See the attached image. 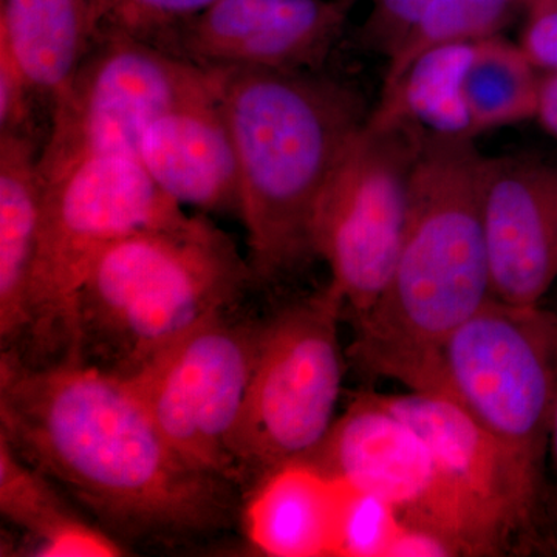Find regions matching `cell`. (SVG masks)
Segmentation results:
<instances>
[{
	"mask_svg": "<svg viewBox=\"0 0 557 557\" xmlns=\"http://www.w3.org/2000/svg\"><path fill=\"white\" fill-rule=\"evenodd\" d=\"M428 132L370 113L333 175L314 220V251L327 263L350 322L386 292L406 222L413 164Z\"/></svg>",
	"mask_w": 557,
	"mask_h": 557,
	"instance_id": "30bf717a",
	"label": "cell"
},
{
	"mask_svg": "<svg viewBox=\"0 0 557 557\" xmlns=\"http://www.w3.org/2000/svg\"><path fill=\"white\" fill-rule=\"evenodd\" d=\"M457 556L445 539L432 531L405 525L392 545L388 557H449Z\"/></svg>",
	"mask_w": 557,
	"mask_h": 557,
	"instance_id": "83f0119b",
	"label": "cell"
},
{
	"mask_svg": "<svg viewBox=\"0 0 557 557\" xmlns=\"http://www.w3.org/2000/svg\"><path fill=\"white\" fill-rule=\"evenodd\" d=\"M341 507L338 557H388L406 523L383 498L346 485Z\"/></svg>",
	"mask_w": 557,
	"mask_h": 557,
	"instance_id": "603a6c76",
	"label": "cell"
},
{
	"mask_svg": "<svg viewBox=\"0 0 557 557\" xmlns=\"http://www.w3.org/2000/svg\"><path fill=\"white\" fill-rule=\"evenodd\" d=\"M137 157L180 207L239 214V164L219 94L186 102L150 123Z\"/></svg>",
	"mask_w": 557,
	"mask_h": 557,
	"instance_id": "9a60e30c",
	"label": "cell"
},
{
	"mask_svg": "<svg viewBox=\"0 0 557 557\" xmlns=\"http://www.w3.org/2000/svg\"><path fill=\"white\" fill-rule=\"evenodd\" d=\"M549 450H552L553 461H555V471L557 479V388L555 398V408H553V420H552V434H549ZM556 502L552 505V528L553 539H555V545L557 549V490H556Z\"/></svg>",
	"mask_w": 557,
	"mask_h": 557,
	"instance_id": "f546056e",
	"label": "cell"
},
{
	"mask_svg": "<svg viewBox=\"0 0 557 557\" xmlns=\"http://www.w3.org/2000/svg\"><path fill=\"white\" fill-rule=\"evenodd\" d=\"M262 322L239 307L222 311L126 380L180 456L239 487L234 440Z\"/></svg>",
	"mask_w": 557,
	"mask_h": 557,
	"instance_id": "8fae6325",
	"label": "cell"
},
{
	"mask_svg": "<svg viewBox=\"0 0 557 557\" xmlns=\"http://www.w3.org/2000/svg\"><path fill=\"white\" fill-rule=\"evenodd\" d=\"M520 0H432L398 50L387 60L383 91L397 86L421 54L450 44H472L498 35Z\"/></svg>",
	"mask_w": 557,
	"mask_h": 557,
	"instance_id": "7402d4cb",
	"label": "cell"
},
{
	"mask_svg": "<svg viewBox=\"0 0 557 557\" xmlns=\"http://www.w3.org/2000/svg\"><path fill=\"white\" fill-rule=\"evenodd\" d=\"M522 47L491 36L472 44L463 76L471 135L536 119L541 79Z\"/></svg>",
	"mask_w": 557,
	"mask_h": 557,
	"instance_id": "44dd1931",
	"label": "cell"
},
{
	"mask_svg": "<svg viewBox=\"0 0 557 557\" xmlns=\"http://www.w3.org/2000/svg\"><path fill=\"white\" fill-rule=\"evenodd\" d=\"M557 388V314L491 299L446 338L426 395L445 398L544 474Z\"/></svg>",
	"mask_w": 557,
	"mask_h": 557,
	"instance_id": "52a82bcc",
	"label": "cell"
},
{
	"mask_svg": "<svg viewBox=\"0 0 557 557\" xmlns=\"http://www.w3.org/2000/svg\"><path fill=\"white\" fill-rule=\"evenodd\" d=\"M0 437L119 536H200L236 519V486L180 456L129 381L83 362L2 351Z\"/></svg>",
	"mask_w": 557,
	"mask_h": 557,
	"instance_id": "6da1fadb",
	"label": "cell"
},
{
	"mask_svg": "<svg viewBox=\"0 0 557 557\" xmlns=\"http://www.w3.org/2000/svg\"><path fill=\"white\" fill-rule=\"evenodd\" d=\"M219 94L214 70L157 44L98 33L69 86L51 102L40 178L95 156H137L150 123L186 102Z\"/></svg>",
	"mask_w": 557,
	"mask_h": 557,
	"instance_id": "9c48e42d",
	"label": "cell"
},
{
	"mask_svg": "<svg viewBox=\"0 0 557 557\" xmlns=\"http://www.w3.org/2000/svg\"><path fill=\"white\" fill-rule=\"evenodd\" d=\"M255 287L247 256L205 214L139 230L97 259L76 307V362L129 380Z\"/></svg>",
	"mask_w": 557,
	"mask_h": 557,
	"instance_id": "277c9868",
	"label": "cell"
},
{
	"mask_svg": "<svg viewBox=\"0 0 557 557\" xmlns=\"http://www.w3.org/2000/svg\"><path fill=\"white\" fill-rule=\"evenodd\" d=\"M214 72L239 164L249 269L255 285H278L318 259L319 205L370 113L357 90L314 70Z\"/></svg>",
	"mask_w": 557,
	"mask_h": 557,
	"instance_id": "7a4b0ae2",
	"label": "cell"
},
{
	"mask_svg": "<svg viewBox=\"0 0 557 557\" xmlns=\"http://www.w3.org/2000/svg\"><path fill=\"white\" fill-rule=\"evenodd\" d=\"M536 119L557 138V72H548L541 79Z\"/></svg>",
	"mask_w": 557,
	"mask_h": 557,
	"instance_id": "f1b7e54d",
	"label": "cell"
},
{
	"mask_svg": "<svg viewBox=\"0 0 557 557\" xmlns=\"http://www.w3.org/2000/svg\"><path fill=\"white\" fill-rule=\"evenodd\" d=\"M485 157L472 138L426 134L386 292L354 325L348 357L426 394L446 338L493 299L482 220Z\"/></svg>",
	"mask_w": 557,
	"mask_h": 557,
	"instance_id": "3957f363",
	"label": "cell"
},
{
	"mask_svg": "<svg viewBox=\"0 0 557 557\" xmlns=\"http://www.w3.org/2000/svg\"><path fill=\"white\" fill-rule=\"evenodd\" d=\"M428 443L461 556H500L553 541L545 478L453 401L379 395Z\"/></svg>",
	"mask_w": 557,
	"mask_h": 557,
	"instance_id": "ba28073f",
	"label": "cell"
},
{
	"mask_svg": "<svg viewBox=\"0 0 557 557\" xmlns=\"http://www.w3.org/2000/svg\"><path fill=\"white\" fill-rule=\"evenodd\" d=\"M431 3L432 0H373L359 30V44L391 58Z\"/></svg>",
	"mask_w": 557,
	"mask_h": 557,
	"instance_id": "d4e9b609",
	"label": "cell"
},
{
	"mask_svg": "<svg viewBox=\"0 0 557 557\" xmlns=\"http://www.w3.org/2000/svg\"><path fill=\"white\" fill-rule=\"evenodd\" d=\"M218 0H100L98 33L116 32L163 47L186 22Z\"/></svg>",
	"mask_w": 557,
	"mask_h": 557,
	"instance_id": "cb8c5ba5",
	"label": "cell"
},
{
	"mask_svg": "<svg viewBox=\"0 0 557 557\" xmlns=\"http://www.w3.org/2000/svg\"><path fill=\"white\" fill-rule=\"evenodd\" d=\"M357 0H218L163 49L209 70H313Z\"/></svg>",
	"mask_w": 557,
	"mask_h": 557,
	"instance_id": "4fadbf2b",
	"label": "cell"
},
{
	"mask_svg": "<svg viewBox=\"0 0 557 557\" xmlns=\"http://www.w3.org/2000/svg\"><path fill=\"white\" fill-rule=\"evenodd\" d=\"M346 304L330 284L262 322L234 456L247 490L289 461L310 458L335 424L343 388L339 322Z\"/></svg>",
	"mask_w": 557,
	"mask_h": 557,
	"instance_id": "8992f818",
	"label": "cell"
},
{
	"mask_svg": "<svg viewBox=\"0 0 557 557\" xmlns=\"http://www.w3.org/2000/svg\"><path fill=\"white\" fill-rule=\"evenodd\" d=\"M0 511L32 541L28 555L115 557L126 555L116 539L81 519L54 483L22 460L0 437Z\"/></svg>",
	"mask_w": 557,
	"mask_h": 557,
	"instance_id": "d6986e66",
	"label": "cell"
},
{
	"mask_svg": "<svg viewBox=\"0 0 557 557\" xmlns=\"http://www.w3.org/2000/svg\"><path fill=\"white\" fill-rule=\"evenodd\" d=\"M30 134H0V341L21 351L30 329L42 180Z\"/></svg>",
	"mask_w": 557,
	"mask_h": 557,
	"instance_id": "e0dca14e",
	"label": "cell"
},
{
	"mask_svg": "<svg viewBox=\"0 0 557 557\" xmlns=\"http://www.w3.org/2000/svg\"><path fill=\"white\" fill-rule=\"evenodd\" d=\"M185 214L137 156L87 157L42 180L30 329L14 354L32 364L76 362V307L91 265L123 237Z\"/></svg>",
	"mask_w": 557,
	"mask_h": 557,
	"instance_id": "5b68a950",
	"label": "cell"
},
{
	"mask_svg": "<svg viewBox=\"0 0 557 557\" xmlns=\"http://www.w3.org/2000/svg\"><path fill=\"white\" fill-rule=\"evenodd\" d=\"M310 460L346 485L383 498L406 525L438 534L460 556L431 448L375 394L354 398Z\"/></svg>",
	"mask_w": 557,
	"mask_h": 557,
	"instance_id": "7c38bea8",
	"label": "cell"
},
{
	"mask_svg": "<svg viewBox=\"0 0 557 557\" xmlns=\"http://www.w3.org/2000/svg\"><path fill=\"white\" fill-rule=\"evenodd\" d=\"M482 220L493 298L539 307L557 282V166L483 160Z\"/></svg>",
	"mask_w": 557,
	"mask_h": 557,
	"instance_id": "5bb4252c",
	"label": "cell"
},
{
	"mask_svg": "<svg viewBox=\"0 0 557 557\" xmlns=\"http://www.w3.org/2000/svg\"><path fill=\"white\" fill-rule=\"evenodd\" d=\"M472 44H450L418 57L397 86L381 95L373 115L410 121L440 137L474 138L463 98Z\"/></svg>",
	"mask_w": 557,
	"mask_h": 557,
	"instance_id": "ffe728a7",
	"label": "cell"
},
{
	"mask_svg": "<svg viewBox=\"0 0 557 557\" xmlns=\"http://www.w3.org/2000/svg\"><path fill=\"white\" fill-rule=\"evenodd\" d=\"M346 487L310 458L273 469L249 487L240 509L248 541L267 556H336Z\"/></svg>",
	"mask_w": 557,
	"mask_h": 557,
	"instance_id": "2e32d148",
	"label": "cell"
},
{
	"mask_svg": "<svg viewBox=\"0 0 557 557\" xmlns=\"http://www.w3.org/2000/svg\"><path fill=\"white\" fill-rule=\"evenodd\" d=\"M38 97L27 73L0 40V134H30L32 101Z\"/></svg>",
	"mask_w": 557,
	"mask_h": 557,
	"instance_id": "484cf974",
	"label": "cell"
},
{
	"mask_svg": "<svg viewBox=\"0 0 557 557\" xmlns=\"http://www.w3.org/2000/svg\"><path fill=\"white\" fill-rule=\"evenodd\" d=\"M100 0H0V40L53 102L97 38Z\"/></svg>",
	"mask_w": 557,
	"mask_h": 557,
	"instance_id": "ac0fdd59",
	"label": "cell"
},
{
	"mask_svg": "<svg viewBox=\"0 0 557 557\" xmlns=\"http://www.w3.org/2000/svg\"><path fill=\"white\" fill-rule=\"evenodd\" d=\"M525 11L520 47L537 69L557 72V0H520Z\"/></svg>",
	"mask_w": 557,
	"mask_h": 557,
	"instance_id": "4316f807",
	"label": "cell"
}]
</instances>
